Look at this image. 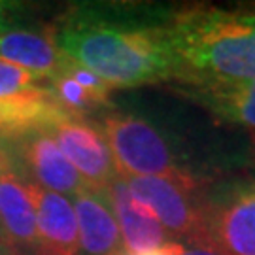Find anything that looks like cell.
<instances>
[{
    "label": "cell",
    "instance_id": "1",
    "mask_svg": "<svg viewBox=\"0 0 255 255\" xmlns=\"http://www.w3.org/2000/svg\"><path fill=\"white\" fill-rule=\"evenodd\" d=\"M164 4H85L53 28L59 49L112 89L172 82L170 23Z\"/></svg>",
    "mask_w": 255,
    "mask_h": 255
},
{
    "label": "cell",
    "instance_id": "2",
    "mask_svg": "<svg viewBox=\"0 0 255 255\" xmlns=\"http://www.w3.org/2000/svg\"><path fill=\"white\" fill-rule=\"evenodd\" d=\"M170 46L172 82L182 89L255 82V11L176 9Z\"/></svg>",
    "mask_w": 255,
    "mask_h": 255
},
{
    "label": "cell",
    "instance_id": "3",
    "mask_svg": "<svg viewBox=\"0 0 255 255\" xmlns=\"http://www.w3.org/2000/svg\"><path fill=\"white\" fill-rule=\"evenodd\" d=\"M102 132L121 178L161 176L202 185L201 176L189 168V161L178 151L170 134L146 116L112 112L102 119Z\"/></svg>",
    "mask_w": 255,
    "mask_h": 255
},
{
    "label": "cell",
    "instance_id": "4",
    "mask_svg": "<svg viewBox=\"0 0 255 255\" xmlns=\"http://www.w3.org/2000/svg\"><path fill=\"white\" fill-rule=\"evenodd\" d=\"M204 246L223 255H255V180L235 178L202 193Z\"/></svg>",
    "mask_w": 255,
    "mask_h": 255
},
{
    "label": "cell",
    "instance_id": "5",
    "mask_svg": "<svg viewBox=\"0 0 255 255\" xmlns=\"http://www.w3.org/2000/svg\"><path fill=\"white\" fill-rule=\"evenodd\" d=\"M132 199L151 210L168 237L185 244H202V185L178 182L161 176H127Z\"/></svg>",
    "mask_w": 255,
    "mask_h": 255
},
{
    "label": "cell",
    "instance_id": "6",
    "mask_svg": "<svg viewBox=\"0 0 255 255\" xmlns=\"http://www.w3.org/2000/svg\"><path fill=\"white\" fill-rule=\"evenodd\" d=\"M49 132L89 189L104 193L119 176L101 125L87 118L66 116Z\"/></svg>",
    "mask_w": 255,
    "mask_h": 255
},
{
    "label": "cell",
    "instance_id": "7",
    "mask_svg": "<svg viewBox=\"0 0 255 255\" xmlns=\"http://www.w3.org/2000/svg\"><path fill=\"white\" fill-rule=\"evenodd\" d=\"M17 172L27 174L25 182L34 183L46 191L63 197H76L83 189H89L78 170L64 157L61 147L49 130H38L11 144Z\"/></svg>",
    "mask_w": 255,
    "mask_h": 255
},
{
    "label": "cell",
    "instance_id": "8",
    "mask_svg": "<svg viewBox=\"0 0 255 255\" xmlns=\"http://www.w3.org/2000/svg\"><path fill=\"white\" fill-rule=\"evenodd\" d=\"M0 246L6 255H40L36 212L17 172L0 178Z\"/></svg>",
    "mask_w": 255,
    "mask_h": 255
},
{
    "label": "cell",
    "instance_id": "9",
    "mask_svg": "<svg viewBox=\"0 0 255 255\" xmlns=\"http://www.w3.org/2000/svg\"><path fill=\"white\" fill-rule=\"evenodd\" d=\"M66 116L46 83H38L0 99V140L15 144L32 132L49 130Z\"/></svg>",
    "mask_w": 255,
    "mask_h": 255
},
{
    "label": "cell",
    "instance_id": "10",
    "mask_svg": "<svg viewBox=\"0 0 255 255\" xmlns=\"http://www.w3.org/2000/svg\"><path fill=\"white\" fill-rule=\"evenodd\" d=\"M36 212L40 255H80V233L72 202L63 195L25 182Z\"/></svg>",
    "mask_w": 255,
    "mask_h": 255
},
{
    "label": "cell",
    "instance_id": "11",
    "mask_svg": "<svg viewBox=\"0 0 255 255\" xmlns=\"http://www.w3.org/2000/svg\"><path fill=\"white\" fill-rule=\"evenodd\" d=\"M104 195L118 221L125 254H144L166 244L168 240L166 229L159 223V219L151 214V210L132 199L127 183L121 176L110 183Z\"/></svg>",
    "mask_w": 255,
    "mask_h": 255
},
{
    "label": "cell",
    "instance_id": "12",
    "mask_svg": "<svg viewBox=\"0 0 255 255\" xmlns=\"http://www.w3.org/2000/svg\"><path fill=\"white\" fill-rule=\"evenodd\" d=\"M72 206L83 255H125L118 221L104 193L83 189L74 197Z\"/></svg>",
    "mask_w": 255,
    "mask_h": 255
},
{
    "label": "cell",
    "instance_id": "13",
    "mask_svg": "<svg viewBox=\"0 0 255 255\" xmlns=\"http://www.w3.org/2000/svg\"><path fill=\"white\" fill-rule=\"evenodd\" d=\"M0 61H6L36 74L42 80H49L66 61V55L59 49L53 28L36 32L28 28H11L0 34Z\"/></svg>",
    "mask_w": 255,
    "mask_h": 255
},
{
    "label": "cell",
    "instance_id": "14",
    "mask_svg": "<svg viewBox=\"0 0 255 255\" xmlns=\"http://www.w3.org/2000/svg\"><path fill=\"white\" fill-rule=\"evenodd\" d=\"M183 93L221 121L255 130V82L183 89Z\"/></svg>",
    "mask_w": 255,
    "mask_h": 255
},
{
    "label": "cell",
    "instance_id": "15",
    "mask_svg": "<svg viewBox=\"0 0 255 255\" xmlns=\"http://www.w3.org/2000/svg\"><path fill=\"white\" fill-rule=\"evenodd\" d=\"M46 85L53 93L57 104L72 118H87V114H91L95 110L106 108L101 101H97L91 93L83 89L80 83L72 80L61 68L47 80Z\"/></svg>",
    "mask_w": 255,
    "mask_h": 255
},
{
    "label": "cell",
    "instance_id": "16",
    "mask_svg": "<svg viewBox=\"0 0 255 255\" xmlns=\"http://www.w3.org/2000/svg\"><path fill=\"white\" fill-rule=\"evenodd\" d=\"M61 70H64L72 80H76L83 89H87V91L91 93L97 101H101L104 106H108L110 104L112 87H110L104 80H101L97 74H93L89 68H85V66H82V64H78L76 61H72L70 57H66V61H64L63 66H61Z\"/></svg>",
    "mask_w": 255,
    "mask_h": 255
},
{
    "label": "cell",
    "instance_id": "17",
    "mask_svg": "<svg viewBox=\"0 0 255 255\" xmlns=\"http://www.w3.org/2000/svg\"><path fill=\"white\" fill-rule=\"evenodd\" d=\"M42 82H46V80L38 78L36 74L28 72L25 68H19L11 63H6V61H0V99L25 91L28 87H34Z\"/></svg>",
    "mask_w": 255,
    "mask_h": 255
},
{
    "label": "cell",
    "instance_id": "18",
    "mask_svg": "<svg viewBox=\"0 0 255 255\" xmlns=\"http://www.w3.org/2000/svg\"><path fill=\"white\" fill-rule=\"evenodd\" d=\"M21 9V4L17 2H6V0H0V34H4V32H8L11 28H15L13 25V15H15V11Z\"/></svg>",
    "mask_w": 255,
    "mask_h": 255
},
{
    "label": "cell",
    "instance_id": "19",
    "mask_svg": "<svg viewBox=\"0 0 255 255\" xmlns=\"http://www.w3.org/2000/svg\"><path fill=\"white\" fill-rule=\"evenodd\" d=\"M9 172H17L15 157H13L11 147H9L4 140H0V178H2V176H6V174H9Z\"/></svg>",
    "mask_w": 255,
    "mask_h": 255
},
{
    "label": "cell",
    "instance_id": "20",
    "mask_svg": "<svg viewBox=\"0 0 255 255\" xmlns=\"http://www.w3.org/2000/svg\"><path fill=\"white\" fill-rule=\"evenodd\" d=\"M182 248H183V244H180V242H166V244L155 248V250H149V252L136 254V255H180Z\"/></svg>",
    "mask_w": 255,
    "mask_h": 255
},
{
    "label": "cell",
    "instance_id": "21",
    "mask_svg": "<svg viewBox=\"0 0 255 255\" xmlns=\"http://www.w3.org/2000/svg\"><path fill=\"white\" fill-rule=\"evenodd\" d=\"M180 255H223V254H219L218 250L204 246V244H183Z\"/></svg>",
    "mask_w": 255,
    "mask_h": 255
},
{
    "label": "cell",
    "instance_id": "22",
    "mask_svg": "<svg viewBox=\"0 0 255 255\" xmlns=\"http://www.w3.org/2000/svg\"><path fill=\"white\" fill-rule=\"evenodd\" d=\"M0 255H6V252H4V250H2V246H0Z\"/></svg>",
    "mask_w": 255,
    "mask_h": 255
}]
</instances>
